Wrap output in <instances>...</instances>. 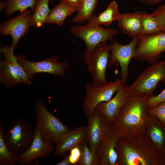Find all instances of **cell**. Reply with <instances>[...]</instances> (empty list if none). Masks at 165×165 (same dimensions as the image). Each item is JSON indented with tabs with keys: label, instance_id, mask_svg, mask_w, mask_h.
I'll return each mask as SVG.
<instances>
[{
	"label": "cell",
	"instance_id": "cb8c5ba5",
	"mask_svg": "<svg viewBox=\"0 0 165 165\" xmlns=\"http://www.w3.org/2000/svg\"><path fill=\"white\" fill-rule=\"evenodd\" d=\"M50 0H37L33 13L31 16V26L35 28L41 27L45 23L50 10L49 7Z\"/></svg>",
	"mask_w": 165,
	"mask_h": 165
},
{
	"label": "cell",
	"instance_id": "9a60e30c",
	"mask_svg": "<svg viewBox=\"0 0 165 165\" xmlns=\"http://www.w3.org/2000/svg\"><path fill=\"white\" fill-rule=\"evenodd\" d=\"M87 119L85 140L92 150L98 152L102 140L111 127L96 109Z\"/></svg>",
	"mask_w": 165,
	"mask_h": 165
},
{
	"label": "cell",
	"instance_id": "7402d4cb",
	"mask_svg": "<svg viewBox=\"0 0 165 165\" xmlns=\"http://www.w3.org/2000/svg\"><path fill=\"white\" fill-rule=\"evenodd\" d=\"M0 81L7 88L22 82L16 70L5 60L1 59L0 62Z\"/></svg>",
	"mask_w": 165,
	"mask_h": 165
},
{
	"label": "cell",
	"instance_id": "ba28073f",
	"mask_svg": "<svg viewBox=\"0 0 165 165\" xmlns=\"http://www.w3.org/2000/svg\"><path fill=\"white\" fill-rule=\"evenodd\" d=\"M138 41L133 58L152 64L158 61L165 52V32L138 35Z\"/></svg>",
	"mask_w": 165,
	"mask_h": 165
},
{
	"label": "cell",
	"instance_id": "277c9868",
	"mask_svg": "<svg viewBox=\"0 0 165 165\" xmlns=\"http://www.w3.org/2000/svg\"><path fill=\"white\" fill-rule=\"evenodd\" d=\"M5 142L9 149L17 155L26 151L33 140V130L26 120L16 118L11 122L3 135Z\"/></svg>",
	"mask_w": 165,
	"mask_h": 165
},
{
	"label": "cell",
	"instance_id": "5bb4252c",
	"mask_svg": "<svg viewBox=\"0 0 165 165\" xmlns=\"http://www.w3.org/2000/svg\"><path fill=\"white\" fill-rule=\"evenodd\" d=\"M31 11L26 10L16 17L2 24L0 34L4 36L10 35L12 40V46L15 49L21 38L28 32L31 26Z\"/></svg>",
	"mask_w": 165,
	"mask_h": 165
},
{
	"label": "cell",
	"instance_id": "8992f818",
	"mask_svg": "<svg viewBox=\"0 0 165 165\" xmlns=\"http://www.w3.org/2000/svg\"><path fill=\"white\" fill-rule=\"evenodd\" d=\"M123 83L122 79L119 78L114 81H108L99 85L88 83L83 102V111L85 117L87 119L89 117L99 103L111 99Z\"/></svg>",
	"mask_w": 165,
	"mask_h": 165
},
{
	"label": "cell",
	"instance_id": "74e56055",
	"mask_svg": "<svg viewBox=\"0 0 165 165\" xmlns=\"http://www.w3.org/2000/svg\"><path fill=\"white\" fill-rule=\"evenodd\" d=\"M50 0L51 1H53H53H55L56 0Z\"/></svg>",
	"mask_w": 165,
	"mask_h": 165
},
{
	"label": "cell",
	"instance_id": "d4e9b609",
	"mask_svg": "<svg viewBox=\"0 0 165 165\" xmlns=\"http://www.w3.org/2000/svg\"><path fill=\"white\" fill-rule=\"evenodd\" d=\"M14 49L12 46H5L1 50L5 60L10 63L17 72L22 82L30 85L31 84L32 79L25 72L18 63L16 56L14 54Z\"/></svg>",
	"mask_w": 165,
	"mask_h": 165
},
{
	"label": "cell",
	"instance_id": "3957f363",
	"mask_svg": "<svg viewBox=\"0 0 165 165\" xmlns=\"http://www.w3.org/2000/svg\"><path fill=\"white\" fill-rule=\"evenodd\" d=\"M110 52V45L107 42H102L92 49L86 48L85 50L83 59L93 78V84L99 85L108 81L106 72Z\"/></svg>",
	"mask_w": 165,
	"mask_h": 165
},
{
	"label": "cell",
	"instance_id": "44dd1931",
	"mask_svg": "<svg viewBox=\"0 0 165 165\" xmlns=\"http://www.w3.org/2000/svg\"><path fill=\"white\" fill-rule=\"evenodd\" d=\"M76 11V9L65 3L61 2L50 10L45 23L62 26L66 19Z\"/></svg>",
	"mask_w": 165,
	"mask_h": 165
},
{
	"label": "cell",
	"instance_id": "30bf717a",
	"mask_svg": "<svg viewBox=\"0 0 165 165\" xmlns=\"http://www.w3.org/2000/svg\"><path fill=\"white\" fill-rule=\"evenodd\" d=\"M16 57L19 64L32 79L35 74L39 73L64 76L68 65L66 61H59L57 57L55 56L37 62L28 61L25 55L22 54H17Z\"/></svg>",
	"mask_w": 165,
	"mask_h": 165
},
{
	"label": "cell",
	"instance_id": "83f0119b",
	"mask_svg": "<svg viewBox=\"0 0 165 165\" xmlns=\"http://www.w3.org/2000/svg\"><path fill=\"white\" fill-rule=\"evenodd\" d=\"M81 156L78 165H100L98 152L92 150L88 146L85 140L79 145Z\"/></svg>",
	"mask_w": 165,
	"mask_h": 165
},
{
	"label": "cell",
	"instance_id": "603a6c76",
	"mask_svg": "<svg viewBox=\"0 0 165 165\" xmlns=\"http://www.w3.org/2000/svg\"><path fill=\"white\" fill-rule=\"evenodd\" d=\"M163 25L161 19L151 16L143 11L142 16V28L139 35H150L163 32Z\"/></svg>",
	"mask_w": 165,
	"mask_h": 165
},
{
	"label": "cell",
	"instance_id": "8d00e7d4",
	"mask_svg": "<svg viewBox=\"0 0 165 165\" xmlns=\"http://www.w3.org/2000/svg\"><path fill=\"white\" fill-rule=\"evenodd\" d=\"M6 6V1H1L0 2V11H2L3 9H5Z\"/></svg>",
	"mask_w": 165,
	"mask_h": 165
},
{
	"label": "cell",
	"instance_id": "e0dca14e",
	"mask_svg": "<svg viewBox=\"0 0 165 165\" xmlns=\"http://www.w3.org/2000/svg\"><path fill=\"white\" fill-rule=\"evenodd\" d=\"M86 127L80 126L63 133L56 143L54 154L56 156L64 157L74 147L79 145L85 139Z\"/></svg>",
	"mask_w": 165,
	"mask_h": 165
},
{
	"label": "cell",
	"instance_id": "6da1fadb",
	"mask_svg": "<svg viewBox=\"0 0 165 165\" xmlns=\"http://www.w3.org/2000/svg\"><path fill=\"white\" fill-rule=\"evenodd\" d=\"M117 165H165V156L144 133L123 135L116 146Z\"/></svg>",
	"mask_w": 165,
	"mask_h": 165
},
{
	"label": "cell",
	"instance_id": "7a4b0ae2",
	"mask_svg": "<svg viewBox=\"0 0 165 165\" xmlns=\"http://www.w3.org/2000/svg\"><path fill=\"white\" fill-rule=\"evenodd\" d=\"M148 97L131 94L112 127L127 136L145 133L149 116Z\"/></svg>",
	"mask_w": 165,
	"mask_h": 165
},
{
	"label": "cell",
	"instance_id": "2e32d148",
	"mask_svg": "<svg viewBox=\"0 0 165 165\" xmlns=\"http://www.w3.org/2000/svg\"><path fill=\"white\" fill-rule=\"evenodd\" d=\"M124 134L116 128L111 127L102 140L98 152L100 165H117V142Z\"/></svg>",
	"mask_w": 165,
	"mask_h": 165
},
{
	"label": "cell",
	"instance_id": "9c48e42d",
	"mask_svg": "<svg viewBox=\"0 0 165 165\" xmlns=\"http://www.w3.org/2000/svg\"><path fill=\"white\" fill-rule=\"evenodd\" d=\"M70 30L73 35L80 38L85 43L86 48L89 49L103 42H112L114 36L120 32L116 29L105 28L88 23L84 25H75Z\"/></svg>",
	"mask_w": 165,
	"mask_h": 165
},
{
	"label": "cell",
	"instance_id": "52a82bcc",
	"mask_svg": "<svg viewBox=\"0 0 165 165\" xmlns=\"http://www.w3.org/2000/svg\"><path fill=\"white\" fill-rule=\"evenodd\" d=\"M160 81L165 85V60L157 61L147 68L129 87V90L131 94L149 97L153 95Z\"/></svg>",
	"mask_w": 165,
	"mask_h": 165
},
{
	"label": "cell",
	"instance_id": "d590c367",
	"mask_svg": "<svg viewBox=\"0 0 165 165\" xmlns=\"http://www.w3.org/2000/svg\"><path fill=\"white\" fill-rule=\"evenodd\" d=\"M56 165H71L69 159L68 155L65 156L63 159L55 164Z\"/></svg>",
	"mask_w": 165,
	"mask_h": 165
},
{
	"label": "cell",
	"instance_id": "f1b7e54d",
	"mask_svg": "<svg viewBox=\"0 0 165 165\" xmlns=\"http://www.w3.org/2000/svg\"><path fill=\"white\" fill-rule=\"evenodd\" d=\"M5 129L0 124V164L14 165L16 163L17 155L11 152L6 146L3 137Z\"/></svg>",
	"mask_w": 165,
	"mask_h": 165
},
{
	"label": "cell",
	"instance_id": "ac0fdd59",
	"mask_svg": "<svg viewBox=\"0 0 165 165\" xmlns=\"http://www.w3.org/2000/svg\"><path fill=\"white\" fill-rule=\"evenodd\" d=\"M145 133L155 147L165 156V127L156 117L149 114Z\"/></svg>",
	"mask_w": 165,
	"mask_h": 165
},
{
	"label": "cell",
	"instance_id": "d6a6232c",
	"mask_svg": "<svg viewBox=\"0 0 165 165\" xmlns=\"http://www.w3.org/2000/svg\"><path fill=\"white\" fill-rule=\"evenodd\" d=\"M150 14L152 16H158L161 19L163 25V32H165V3L158 6Z\"/></svg>",
	"mask_w": 165,
	"mask_h": 165
},
{
	"label": "cell",
	"instance_id": "d6986e66",
	"mask_svg": "<svg viewBox=\"0 0 165 165\" xmlns=\"http://www.w3.org/2000/svg\"><path fill=\"white\" fill-rule=\"evenodd\" d=\"M143 11H136L123 13L118 21V27L122 33L130 37L139 35L142 28Z\"/></svg>",
	"mask_w": 165,
	"mask_h": 165
},
{
	"label": "cell",
	"instance_id": "4316f807",
	"mask_svg": "<svg viewBox=\"0 0 165 165\" xmlns=\"http://www.w3.org/2000/svg\"><path fill=\"white\" fill-rule=\"evenodd\" d=\"M37 0H5L6 6L5 9V16L8 17L15 12H23L28 8L33 11Z\"/></svg>",
	"mask_w": 165,
	"mask_h": 165
},
{
	"label": "cell",
	"instance_id": "484cf974",
	"mask_svg": "<svg viewBox=\"0 0 165 165\" xmlns=\"http://www.w3.org/2000/svg\"><path fill=\"white\" fill-rule=\"evenodd\" d=\"M99 0H83L72 23H82L88 21L94 14Z\"/></svg>",
	"mask_w": 165,
	"mask_h": 165
},
{
	"label": "cell",
	"instance_id": "ffe728a7",
	"mask_svg": "<svg viewBox=\"0 0 165 165\" xmlns=\"http://www.w3.org/2000/svg\"><path fill=\"white\" fill-rule=\"evenodd\" d=\"M123 16V13L119 12L116 2L114 0L109 3L104 10L98 14H94L87 21V23L109 27L113 22L121 18Z\"/></svg>",
	"mask_w": 165,
	"mask_h": 165
},
{
	"label": "cell",
	"instance_id": "836d02e7",
	"mask_svg": "<svg viewBox=\"0 0 165 165\" xmlns=\"http://www.w3.org/2000/svg\"><path fill=\"white\" fill-rule=\"evenodd\" d=\"M83 0H60L61 2L65 3L77 10Z\"/></svg>",
	"mask_w": 165,
	"mask_h": 165
},
{
	"label": "cell",
	"instance_id": "1f68e13d",
	"mask_svg": "<svg viewBox=\"0 0 165 165\" xmlns=\"http://www.w3.org/2000/svg\"><path fill=\"white\" fill-rule=\"evenodd\" d=\"M69 159L71 165L78 164L81 156V151L79 145L76 146L70 151Z\"/></svg>",
	"mask_w": 165,
	"mask_h": 165
},
{
	"label": "cell",
	"instance_id": "7c38bea8",
	"mask_svg": "<svg viewBox=\"0 0 165 165\" xmlns=\"http://www.w3.org/2000/svg\"><path fill=\"white\" fill-rule=\"evenodd\" d=\"M131 94L129 86L123 83L115 96L107 101L101 102L95 109L102 116L110 127L115 123Z\"/></svg>",
	"mask_w": 165,
	"mask_h": 165
},
{
	"label": "cell",
	"instance_id": "f546056e",
	"mask_svg": "<svg viewBox=\"0 0 165 165\" xmlns=\"http://www.w3.org/2000/svg\"><path fill=\"white\" fill-rule=\"evenodd\" d=\"M148 114L157 118L165 127V101L154 108L149 109Z\"/></svg>",
	"mask_w": 165,
	"mask_h": 165
},
{
	"label": "cell",
	"instance_id": "4fadbf2b",
	"mask_svg": "<svg viewBox=\"0 0 165 165\" xmlns=\"http://www.w3.org/2000/svg\"><path fill=\"white\" fill-rule=\"evenodd\" d=\"M53 144L43 139L36 126L33 130V140L31 146L25 152L17 155L16 163L20 165H29L40 158L48 156L54 150Z\"/></svg>",
	"mask_w": 165,
	"mask_h": 165
},
{
	"label": "cell",
	"instance_id": "5b68a950",
	"mask_svg": "<svg viewBox=\"0 0 165 165\" xmlns=\"http://www.w3.org/2000/svg\"><path fill=\"white\" fill-rule=\"evenodd\" d=\"M35 115L36 126L38 128L43 139L46 142L56 144L63 133L70 130L41 101H38L35 103Z\"/></svg>",
	"mask_w": 165,
	"mask_h": 165
},
{
	"label": "cell",
	"instance_id": "8fae6325",
	"mask_svg": "<svg viewBox=\"0 0 165 165\" xmlns=\"http://www.w3.org/2000/svg\"><path fill=\"white\" fill-rule=\"evenodd\" d=\"M133 38L127 44L122 45L116 39L110 45L111 53L109 55L108 66H112L118 62L121 68L119 76L123 83L126 84L128 74L130 61L133 58L138 41V36Z\"/></svg>",
	"mask_w": 165,
	"mask_h": 165
},
{
	"label": "cell",
	"instance_id": "e575fe53",
	"mask_svg": "<svg viewBox=\"0 0 165 165\" xmlns=\"http://www.w3.org/2000/svg\"><path fill=\"white\" fill-rule=\"evenodd\" d=\"M140 3L148 6L156 5L159 4L162 0H138Z\"/></svg>",
	"mask_w": 165,
	"mask_h": 165
},
{
	"label": "cell",
	"instance_id": "4dcf8cb0",
	"mask_svg": "<svg viewBox=\"0 0 165 165\" xmlns=\"http://www.w3.org/2000/svg\"><path fill=\"white\" fill-rule=\"evenodd\" d=\"M165 101V88L159 94L153 95L148 98L147 104L149 109L154 108L160 103Z\"/></svg>",
	"mask_w": 165,
	"mask_h": 165
}]
</instances>
